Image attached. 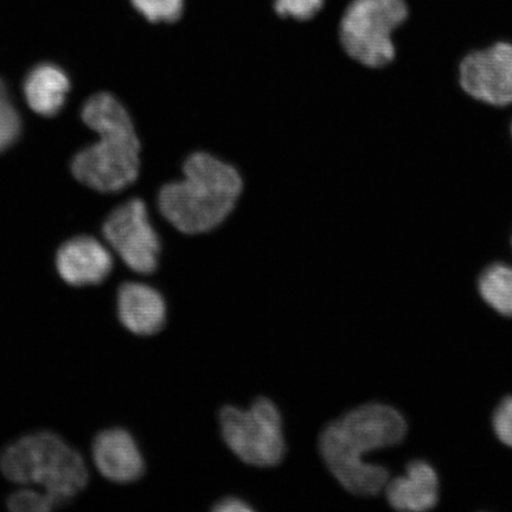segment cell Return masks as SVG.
Returning <instances> with one entry per match:
<instances>
[{
	"instance_id": "cell-1",
	"label": "cell",
	"mask_w": 512,
	"mask_h": 512,
	"mask_svg": "<svg viewBox=\"0 0 512 512\" xmlns=\"http://www.w3.org/2000/svg\"><path fill=\"white\" fill-rule=\"evenodd\" d=\"M407 433L403 416L393 407L368 403L325 428L320 454L326 466L351 494L375 496L389 480L386 467L370 464L366 454L401 443Z\"/></svg>"
},
{
	"instance_id": "cell-2",
	"label": "cell",
	"mask_w": 512,
	"mask_h": 512,
	"mask_svg": "<svg viewBox=\"0 0 512 512\" xmlns=\"http://www.w3.org/2000/svg\"><path fill=\"white\" fill-rule=\"evenodd\" d=\"M82 119L99 140L75 156L74 176L105 194L130 187L139 175L140 144L124 105L111 94H95L83 106Z\"/></svg>"
},
{
	"instance_id": "cell-3",
	"label": "cell",
	"mask_w": 512,
	"mask_h": 512,
	"mask_svg": "<svg viewBox=\"0 0 512 512\" xmlns=\"http://www.w3.org/2000/svg\"><path fill=\"white\" fill-rule=\"evenodd\" d=\"M241 192L238 170L209 153L197 152L185 162L181 181L160 190L158 204L179 232L202 234L227 219Z\"/></svg>"
},
{
	"instance_id": "cell-4",
	"label": "cell",
	"mask_w": 512,
	"mask_h": 512,
	"mask_svg": "<svg viewBox=\"0 0 512 512\" xmlns=\"http://www.w3.org/2000/svg\"><path fill=\"white\" fill-rule=\"evenodd\" d=\"M0 470L11 482L38 486L64 505L88 482L80 454L50 432L29 434L6 447L0 454Z\"/></svg>"
},
{
	"instance_id": "cell-5",
	"label": "cell",
	"mask_w": 512,
	"mask_h": 512,
	"mask_svg": "<svg viewBox=\"0 0 512 512\" xmlns=\"http://www.w3.org/2000/svg\"><path fill=\"white\" fill-rule=\"evenodd\" d=\"M407 17L405 0H355L342 18L344 50L364 66H387L395 57L393 32Z\"/></svg>"
},
{
	"instance_id": "cell-6",
	"label": "cell",
	"mask_w": 512,
	"mask_h": 512,
	"mask_svg": "<svg viewBox=\"0 0 512 512\" xmlns=\"http://www.w3.org/2000/svg\"><path fill=\"white\" fill-rule=\"evenodd\" d=\"M220 422L224 441L242 462L266 467L283 459V422L272 401L259 399L248 409L224 407Z\"/></svg>"
},
{
	"instance_id": "cell-7",
	"label": "cell",
	"mask_w": 512,
	"mask_h": 512,
	"mask_svg": "<svg viewBox=\"0 0 512 512\" xmlns=\"http://www.w3.org/2000/svg\"><path fill=\"white\" fill-rule=\"evenodd\" d=\"M104 235L120 259L139 274L156 271L160 241L143 201L130 200L108 216Z\"/></svg>"
},
{
	"instance_id": "cell-8",
	"label": "cell",
	"mask_w": 512,
	"mask_h": 512,
	"mask_svg": "<svg viewBox=\"0 0 512 512\" xmlns=\"http://www.w3.org/2000/svg\"><path fill=\"white\" fill-rule=\"evenodd\" d=\"M460 86L485 104H512V44L499 42L467 55L460 64Z\"/></svg>"
},
{
	"instance_id": "cell-9",
	"label": "cell",
	"mask_w": 512,
	"mask_h": 512,
	"mask_svg": "<svg viewBox=\"0 0 512 512\" xmlns=\"http://www.w3.org/2000/svg\"><path fill=\"white\" fill-rule=\"evenodd\" d=\"M57 271L72 286L98 285L112 272V254L92 236L67 241L56 256Z\"/></svg>"
},
{
	"instance_id": "cell-10",
	"label": "cell",
	"mask_w": 512,
	"mask_h": 512,
	"mask_svg": "<svg viewBox=\"0 0 512 512\" xmlns=\"http://www.w3.org/2000/svg\"><path fill=\"white\" fill-rule=\"evenodd\" d=\"M93 459L101 475L114 483H131L143 475L142 454L124 430L101 432L94 440Z\"/></svg>"
},
{
	"instance_id": "cell-11",
	"label": "cell",
	"mask_w": 512,
	"mask_h": 512,
	"mask_svg": "<svg viewBox=\"0 0 512 512\" xmlns=\"http://www.w3.org/2000/svg\"><path fill=\"white\" fill-rule=\"evenodd\" d=\"M118 315L121 324L132 334L155 335L163 329L166 320L164 298L149 285L123 284L118 292Z\"/></svg>"
},
{
	"instance_id": "cell-12",
	"label": "cell",
	"mask_w": 512,
	"mask_h": 512,
	"mask_svg": "<svg viewBox=\"0 0 512 512\" xmlns=\"http://www.w3.org/2000/svg\"><path fill=\"white\" fill-rule=\"evenodd\" d=\"M386 495L390 505L399 511L431 510L439 498V479L433 467L424 460H414L402 476L388 480Z\"/></svg>"
},
{
	"instance_id": "cell-13",
	"label": "cell",
	"mask_w": 512,
	"mask_h": 512,
	"mask_svg": "<svg viewBox=\"0 0 512 512\" xmlns=\"http://www.w3.org/2000/svg\"><path fill=\"white\" fill-rule=\"evenodd\" d=\"M70 81L64 70L43 63L31 70L24 82V96L31 110L43 117H54L66 104Z\"/></svg>"
},
{
	"instance_id": "cell-14",
	"label": "cell",
	"mask_w": 512,
	"mask_h": 512,
	"mask_svg": "<svg viewBox=\"0 0 512 512\" xmlns=\"http://www.w3.org/2000/svg\"><path fill=\"white\" fill-rule=\"evenodd\" d=\"M480 296L504 317H512V267L494 264L486 268L478 281Z\"/></svg>"
},
{
	"instance_id": "cell-15",
	"label": "cell",
	"mask_w": 512,
	"mask_h": 512,
	"mask_svg": "<svg viewBox=\"0 0 512 512\" xmlns=\"http://www.w3.org/2000/svg\"><path fill=\"white\" fill-rule=\"evenodd\" d=\"M64 507V504L47 491L25 486L8 499V508L15 512H48Z\"/></svg>"
},
{
	"instance_id": "cell-16",
	"label": "cell",
	"mask_w": 512,
	"mask_h": 512,
	"mask_svg": "<svg viewBox=\"0 0 512 512\" xmlns=\"http://www.w3.org/2000/svg\"><path fill=\"white\" fill-rule=\"evenodd\" d=\"M21 134V119L10 99L5 83L0 79V152L16 143Z\"/></svg>"
},
{
	"instance_id": "cell-17",
	"label": "cell",
	"mask_w": 512,
	"mask_h": 512,
	"mask_svg": "<svg viewBox=\"0 0 512 512\" xmlns=\"http://www.w3.org/2000/svg\"><path fill=\"white\" fill-rule=\"evenodd\" d=\"M134 8L151 23H174L183 12V0H131Z\"/></svg>"
},
{
	"instance_id": "cell-18",
	"label": "cell",
	"mask_w": 512,
	"mask_h": 512,
	"mask_svg": "<svg viewBox=\"0 0 512 512\" xmlns=\"http://www.w3.org/2000/svg\"><path fill=\"white\" fill-rule=\"evenodd\" d=\"M324 0H275V10L281 17L307 21L323 8Z\"/></svg>"
},
{
	"instance_id": "cell-19",
	"label": "cell",
	"mask_w": 512,
	"mask_h": 512,
	"mask_svg": "<svg viewBox=\"0 0 512 512\" xmlns=\"http://www.w3.org/2000/svg\"><path fill=\"white\" fill-rule=\"evenodd\" d=\"M494 430L505 446L512 448V396L499 403L494 413Z\"/></svg>"
},
{
	"instance_id": "cell-20",
	"label": "cell",
	"mask_w": 512,
	"mask_h": 512,
	"mask_svg": "<svg viewBox=\"0 0 512 512\" xmlns=\"http://www.w3.org/2000/svg\"><path fill=\"white\" fill-rule=\"evenodd\" d=\"M214 510L216 512H249L253 509L240 498L228 497L217 503Z\"/></svg>"
}]
</instances>
